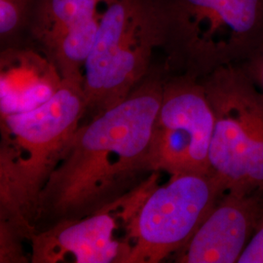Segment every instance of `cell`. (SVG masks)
<instances>
[{"label": "cell", "instance_id": "3957f363", "mask_svg": "<svg viewBox=\"0 0 263 263\" xmlns=\"http://www.w3.org/2000/svg\"><path fill=\"white\" fill-rule=\"evenodd\" d=\"M167 69L202 78L263 41V0H152Z\"/></svg>", "mask_w": 263, "mask_h": 263}, {"label": "cell", "instance_id": "30bf717a", "mask_svg": "<svg viewBox=\"0 0 263 263\" xmlns=\"http://www.w3.org/2000/svg\"><path fill=\"white\" fill-rule=\"evenodd\" d=\"M0 70L1 116L36 108L52 98L63 80L44 53L20 45L2 51Z\"/></svg>", "mask_w": 263, "mask_h": 263}, {"label": "cell", "instance_id": "6da1fadb", "mask_svg": "<svg viewBox=\"0 0 263 263\" xmlns=\"http://www.w3.org/2000/svg\"><path fill=\"white\" fill-rule=\"evenodd\" d=\"M166 76L147 73L130 95L79 127L38 194L32 217L46 224L76 220L111 207L142 172Z\"/></svg>", "mask_w": 263, "mask_h": 263}, {"label": "cell", "instance_id": "7c38bea8", "mask_svg": "<svg viewBox=\"0 0 263 263\" xmlns=\"http://www.w3.org/2000/svg\"><path fill=\"white\" fill-rule=\"evenodd\" d=\"M39 0H0V39L4 49L19 46L28 36Z\"/></svg>", "mask_w": 263, "mask_h": 263}, {"label": "cell", "instance_id": "277c9868", "mask_svg": "<svg viewBox=\"0 0 263 263\" xmlns=\"http://www.w3.org/2000/svg\"><path fill=\"white\" fill-rule=\"evenodd\" d=\"M159 47L152 0H104L85 65L87 111L97 116L124 101L151 71L153 50Z\"/></svg>", "mask_w": 263, "mask_h": 263}, {"label": "cell", "instance_id": "7a4b0ae2", "mask_svg": "<svg viewBox=\"0 0 263 263\" xmlns=\"http://www.w3.org/2000/svg\"><path fill=\"white\" fill-rule=\"evenodd\" d=\"M87 111L83 84L63 79L47 102L2 117L1 212L5 220L30 227L34 205L52 170Z\"/></svg>", "mask_w": 263, "mask_h": 263}, {"label": "cell", "instance_id": "ba28073f", "mask_svg": "<svg viewBox=\"0 0 263 263\" xmlns=\"http://www.w3.org/2000/svg\"><path fill=\"white\" fill-rule=\"evenodd\" d=\"M263 222V191H226L187 244L178 262H238Z\"/></svg>", "mask_w": 263, "mask_h": 263}, {"label": "cell", "instance_id": "9c48e42d", "mask_svg": "<svg viewBox=\"0 0 263 263\" xmlns=\"http://www.w3.org/2000/svg\"><path fill=\"white\" fill-rule=\"evenodd\" d=\"M116 221L107 211L64 220L31 236L34 263H56L72 254L76 263L122 262L126 246L114 239Z\"/></svg>", "mask_w": 263, "mask_h": 263}, {"label": "cell", "instance_id": "5bb4252c", "mask_svg": "<svg viewBox=\"0 0 263 263\" xmlns=\"http://www.w3.org/2000/svg\"><path fill=\"white\" fill-rule=\"evenodd\" d=\"M238 263H263V222L245 249Z\"/></svg>", "mask_w": 263, "mask_h": 263}, {"label": "cell", "instance_id": "5b68a950", "mask_svg": "<svg viewBox=\"0 0 263 263\" xmlns=\"http://www.w3.org/2000/svg\"><path fill=\"white\" fill-rule=\"evenodd\" d=\"M215 113L211 171L226 191H263V92L240 65L200 78Z\"/></svg>", "mask_w": 263, "mask_h": 263}, {"label": "cell", "instance_id": "8fae6325", "mask_svg": "<svg viewBox=\"0 0 263 263\" xmlns=\"http://www.w3.org/2000/svg\"><path fill=\"white\" fill-rule=\"evenodd\" d=\"M104 0H39L28 38L48 56L65 38L98 27Z\"/></svg>", "mask_w": 263, "mask_h": 263}, {"label": "cell", "instance_id": "8992f818", "mask_svg": "<svg viewBox=\"0 0 263 263\" xmlns=\"http://www.w3.org/2000/svg\"><path fill=\"white\" fill-rule=\"evenodd\" d=\"M226 192L213 172L174 175L144 199L123 263H158L187 244Z\"/></svg>", "mask_w": 263, "mask_h": 263}, {"label": "cell", "instance_id": "4fadbf2b", "mask_svg": "<svg viewBox=\"0 0 263 263\" xmlns=\"http://www.w3.org/2000/svg\"><path fill=\"white\" fill-rule=\"evenodd\" d=\"M240 66L263 92V41Z\"/></svg>", "mask_w": 263, "mask_h": 263}, {"label": "cell", "instance_id": "52a82bcc", "mask_svg": "<svg viewBox=\"0 0 263 263\" xmlns=\"http://www.w3.org/2000/svg\"><path fill=\"white\" fill-rule=\"evenodd\" d=\"M215 113L201 79L185 73L166 76L151 148L152 170L171 176L209 173Z\"/></svg>", "mask_w": 263, "mask_h": 263}]
</instances>
